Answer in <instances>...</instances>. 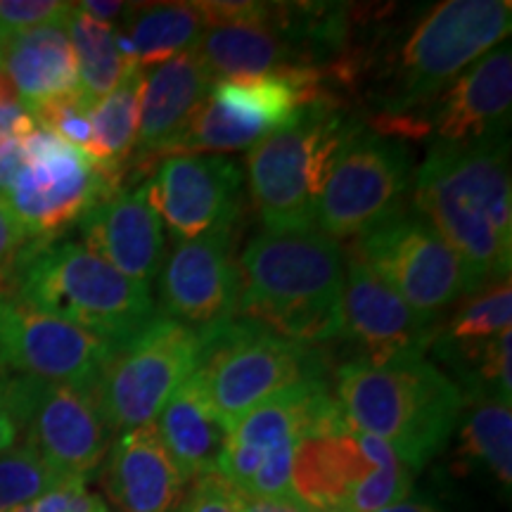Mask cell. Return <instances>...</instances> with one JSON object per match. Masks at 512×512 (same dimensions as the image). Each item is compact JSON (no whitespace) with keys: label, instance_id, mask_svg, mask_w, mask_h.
<instances>
[{"label":"cell","instance_id":"35","mask_svg":"<svg viewBox=\"0 0 512 512\" xmlns=\"http://www.w3.org/2000/svg\"><path fill=\"white\" fill-rule=\"evenodd\" d=\"M86 484L69 482L15 512H110L105 498L93 494Z\"/></svg>","mask_w":512,"mask_h":512},{"label":"cell","instance_id":"21","mask_svg":"<svg viewBox=\"0 0 512 512\" xmlns=\"http://www.w3.org/2000/svg\"><path fill=\"white\" fill-rule=\"evenodd\" d=\"M185 484L155 422L117 434L107 448L105 491L119 512H174Z\"/></svg>","mask_w":512,"mask_h":512},{"label":"cell","instance_id":"9","mask_svg":"<svg viewBox=\"0 0 512 512\" xmlns=\"http://www.w3.org/2000/svg\"><path fill=\"white\" fill-rule=\"evenodd\" d=\"M119 188L124 174L102 169L79 147L38 126L0 162V200L31 240L60 238Z\"/></svg>","mask_w":512,"mask_h":512},{"label":"cell","instance_id":"14","mask_svg":"<svg viewBox=\"0 0 512 512\" xmlns=\"http://www.w3.org/2000/svg\"><path fill=\"white\" fill-rule=\"evenodd\" d=\"M3 394L24 444L62 475L88 482L110 448V430L91 389L8 375Z\"/></svg>","mask_w":512,"mask_h":512},{"label":"cell","instance_id":"7","mask_svg":"<svg viewBox=\"0 0 512 512\" xmlns=\"http://www.w3.org/2000/svg\"><path fill=\"white\" fill-rule=\"evenodd\" d=\"M292 494L313 512H377L413 494V472L382 439L356 430L342 408L299 439Z\"/></svg>","mask_w":512,"mask_h":512},{"label":"cell","instance_id":"23","mask_svg":"<svg viewBox=\"0 0 512 512\" xmlns=\"http://www.w3.org/2000/svg\"><path fill=\"white\" fill-rule=\"evenodd\" d=\"M195 50L147 69L138 105L136 155H164L214 86Z\"/></svg>","mask_w":512,"mask_h":512},{"label":"cell","instance_id":"38","mask_svg":"<svg viewBox=\"0 0 512 512\" xmlns=\"http://www.w3.org/2000/svg\"><path fill=\"white\" fill-rule=\"evenodd\" d=\"M5 377H8V373H3V370H0V456H3L5 451H10V448L15 446L19 439L17 425H15V420H12L8 401H5V394H3Z\"/></svg>","mask_w":512,"mask_h":512},{"label":"cell","instance_id":"10","mask_svg":"<svg viewBox=\"0 0 512 512\" xmlns=\"http://www.w3.org/2000/svg\"><path fill=\"white\" fill-rule=\"evenodd\" d=\"M202 328L155 316L112 351L91 387L110 434L152 425L166 401L200 368Z\"/></svg>","mask_w":512,"mask_h":512},{"label":"cell","instance_id":"41","mask_svg":"<svg viewBox=\"0 0 512 512\" xmlns=\"http://www.w3.org/2000/svg\"><path fill=\"white\" fill-rule=\"evenodd\" d=\"M377 512H444V510H439L437 505H432L427 501H420V498L408 496V498H403V501L389 505V508L377 510Z\"/></svg>","mask_w":512,"mask_h":512},{"label":"cell","instance_id":"12","mask_svg":"<svg viewBox=\"0 0 512 512\" xmlns=\"http://www.w3.org/2000/svg\"><path fill=\"white\" fill-rule=\"evenodd\" d=\"M413 157L399 138L384 136L366 121L339 152L318 200L316 226L332 240L358 238L406 207Z\"/></svg>","mask_w":512,"mask_h":512},{"label":"cell","instance_id":"34","mask_svg":"<svg viewBox=\"0 0 512 512\" xmlns=\"http://www.w3.org/2000/svg\"><path fill=\"white\" fill-rule=\"evenodd\" d=\"M174 512H242L240 491L219 472H211L192 482L190 491L183 494Z\"/></svg>","mask_w":512,"mask_h":512},{"label":"cell","instance_id":"24","mask_svg":"<svg viewBox=\"0 0 512 512\" xmlns=\"http://www.w3.org/2000/svg\"><path fill=\"white\" fill-rule=\"evenodd\" d=\"M0 67L8 74L19 105L29 114L46 102L79 88L76 57L64 27H41L3 43Z\"/></svg>","mask_w":512,"mask_h":512},{"label":"cell","instance_id":"31","mask_svg":"<svg viewBox=\"0 0 512 512\" xmlns=\"http://www.w3.org/2000/svg\"><path fill=\"white\" fill-rule=\"evenodd\" d=\"M69 482H81L46 463L34 448L15 444L0 456V512H15Z\"/></svg>","mask_w":512,"mask_h":512},{"label":"cell","instance_id":"30","mask_svg":"<svg viewBox=\"0 0 512 512\" xmlns=\"http://www.w3.org/2000/svg\"><path fill=\"white\" fill-rule=\"evenodd\" d=\"M451 318L437 330L444 342H489L510 332L512 325V287L510 278L496 280L465 294L453 304Z\"/></svg>","mask_w":512,"mask_h":512},{"label":"cell","instance_id":"15","mask_svg":"<svg viewBox=\"0 0 512 512\" xmlns=\"http://www.w3.org/2000/svg\"><path fill=\"white\" fill-rule=\"evenodd\" d=\"M114 351L91 332L64 323L0 290V370L91 389Z\"/></svg>","mask_w":512,"mask_h":512},{"label":"cell","instance_id":"11","mask_svg":"<svg viewBox=\"0 0 512 512\" xmlns=\"http://www.w3.org/2000/svg\"><path fill=\"white\" fill-rule=\"evenodd\" d=\"M351 252L430 323L465 294L479 290L432 223L406 207L358 235Z\"/></svg>","mask_w":512,"mask_h":512},{"label":"cell","instance_id":"4","mask_svg":"<svg viewBox=\"0 0 512 512\" xmlns=\"http://www.w3.org/2000/svg\"><path fill=\"white\" fill-rule=\"evenodd\" d=\"M337 399L351 425L382 439L413 475L444 451L465 411L456 382L422 354L351 358L337 368Z\"/></svg>","mask_w":512,"mask_h":512},{"label":"cell","instance_id":"6","mask_svg":"<svg viewBox=\"0 0 512 512\" xmlns=\"http://www.w3.org/2000/svg\"><path fill=\"white\" fill-rule=\"evenodd\" d=\"M363 124L349 105L316 98L247 155L249 190L266 233H306L339 152Z\"/></svg>","mask_w":512,"mask_h":512},{"label":"cell","instance_id":"43","mask_svg":"<svg viewBox=\"0 0 512 512\" xmlns=\"http://www.w3.org/2000/svg\"><path fill=\"white\" fill-rule=\"evenodd\" d=\"M313 512V510H311ZM323 512H337V510H323Z\"/></svg>","mask_w":512,"mask_h":512},{"label":"cell","instance_id":"22","mask_svg":"<svg viewBox=\"0 0 512 512\" xmlns=\"http://www.w3.org/2000/svg\"><path fill=\"white\" fill-rule=\"evenodd\" d=\"M192 50L214 81L311 72L297 38L285 27L280 3H273L271 17L261 24L209 27Z\"/></svg>","mask_w":512,"mask_h":512},{"label":"cell","instance_id":"19","mask_svg":"<svg viewBox=\"0 0 512 512\" xmlns=\"http://www.w3.org/2000/svg\"><path fill=\"white\" fill-rule=\"evenodd\" d=\"M512 114V50L508 41L467 67L420 114L422 138L432 143L467 145L503 138Z\"/></svg>","mask_w":512,"mask_h":512},{"label":"cell","instance_id":"29","mask_svg":"<svg viewBox=\"0 0 512 512\" xmlns=\"http://www.w3.org/2000/svg\"><path fill=\"white\" fill-rule=\"evenodd\" d=\"M460 456L477 467L510 494L512 484V408L496 399L472 401L460 415Z\"/></svg>","mask_w":512,"mask_h":512},{"label":"cell","instance_id":"5","mask_svg":"<svg viewBox=\"0 0 512 512\" xmlns=\"http://www.w3.org/2000/svg\"><path fill=\"white\" fill-rule=\"evenodd\" d=\"M22 304L91 332L114 349L157 316L147 285L126 278L81 240H34L10 268Z\"/></svg>","mask_w":512,"mask_h":512},{"label":"cell","instance_id":"3","mask_svg":"<svg viewBox=\"0 0 512 512\" xmlns=\"http://www.w3.org/2000/svg\"><path fill=\"white\" fill-rule=\"evenodd\" d=\"M235 318L302 344L342 337L344 249L320 230L264 233L240 254Z\"/></svg>","mask_w":512,"mask_h":512},{"label":"cell","instance_id":"36","mask_svg":"<svg viewBox=\"0 0 512 512\" xmlns=\"http://www.w3.org/2000/svg\"><path fill=\"white\" fill-rule=\"evenodd\" d=\"M36 131V121L19 102H0V162Z\"/></svg>","mask_w":512,"mask_h":512},{"label":"cell","instance_id":"40","mask_svg":"<svg viewBox=\"0 0 512 512\" xmlns=\"http://www.w3.org/2000/svg\"><path fill=\"white\" fill-rule=\"evenodd\" d=\"M79 8L86 12V15H91L93 19H98V22H105L110 24L114 17L124 15L126 12V5L124 3H117V0H112V3H98V0H86V3H76Z\"/></svg>","mask_w":512,"mask_h":512},{"label":"cell","instance_id":"25","mask_svg":"<svg viewBox=\"0 0 512 512\" xmlns=\"http://www.w3.org/2000/svg\"><path fill=\"white\" fill-rule=\"evenodd\" d=\"M155 427L188 482L216 472L226 446V430L214 413L200 370H195L166 401Z\"/></svg>","mask_w":512,"mask_h":512},{"label":"cell","instance_id":"32","mask_svg":"<svg viewBox=\"0 0 512 512\" xmlns=\"http://www.w3.org/2000/svg\"><path fill=\"white\" fill-rule=\"evenodd\" d=\"M31 117H34L38 128H46V131L55 133L64 143L79 147L86 155L91 152V107L83 102L79 91L46 102V105L31 112Z\"/></svg>","mask_w":512,"mask_h":512},{"label":"cell","instance_id":"17","mask_svg":"<svg viewBox=\"0 0 512 512\" xmlns=\"http://www.w3.org/2000/svg\"><path fill=\"white\" fill-rule=\"evenodd\" d=\"M240 297L233 226L178 242L159 268V302L164 313L192 328L235 318Z\"/></svg>","mask_w":512,"mask_h":512},{"label":"cell","instance_id":"27","mask_svg":"<svg viewBox=\"0 0 512 512\" xmlns=\"http://www.w3.org/2000/svg\"><path fill=\"white\" fill-rule=\"evenodd\" d=\"M145 72L131 69L114 91L91 110L93 145L88 157L102 169L124 174L138 136V105Z\"/></svg>","mask_w":512,"mask_h":512},{"label":"cell","instance_id":"18","mask_svg":"<svg viewBox=\"0 0 512 512\" xmlns=\"http://www.w3.org/2000/svg\"><path fill=\"white\" fill-rule=\"evenodd\" d=\"M437 323L420 318L373 268L354 252L344 256L342 339L354 344V358L387 361L430 351Z\"/></svg>","mask_w":512,"mask_h":512},{"label":"cell","instance_id":"2","mask_svg":"<svg viewBox=\"0 0 512 512\" xmlns=\"http://www.w3.org/2000/svg\"><path fill=\"white\" fill-rule=\"evenodd\" d=\"M413 204L463 261L472 283L510 278V138L432 143L413 174Z\"/></svg>","mask_w":512,"mask_h":512},{"label":"cell","instance_id":"16","mask_svg":"<svg viewBox=\"0 0 512 512\" xmlns=\"http://www.w3.org/2000/svg\"><path fill=\"white\" fill-rule=\"evenodd\" d=\"M147 197L178 242L235 226L245 174L226 155H171L152 181Z\"/></svg>","mask_w":512,"mask_h":512},{"label":"cell","instance_id":"20","mask_svg":"<svg viewBox=\"0 0 512 512\" xmlns=\"http://www.w3.org/2000/svg\"><path fill=\"white\" fill-rule=\"evenodd\" d=\"M83 245L140 285H152L164 264L162 219L147 185L119 188L79 221Z\"/></svg>","mask_w":512,"mask_h":512},{"label":"cell","instance_id":"13","mask_svg":"<svg viewBox=\"0 0 512 512\" xmlns=\"http://www.w3.org/2000/svg\"><path fill=\"white\" fill-rule=\"evenodd\" d=\"M318 95L320 81L311 72L216 81L200 110L192 114L188 126L166 147L164 155L252 150Z\"/></svg>","mask_w":512,"mask_h":512},{"label":"cell","instance_id":"39","mask_svg":"<svg viewBox=\"0 0 512 512\" xmlns=\"http://www.w3.org/2000/svg\"><path fill=\"white\" fill-rule=\"evenodd\" d=\"M240 508L242 512H311L304 508L297 498L292 501H259V498H249L240 491Z\"/></svg>","mask_w":512,"mask_h":512},{"label":"cell","instance_id":"26","mask_svg":"<svg viewBox=\"0 0 512 512\" xmlns=\"http://www.w3.org/2000/svg\"><path fill=\"white\" fill-rule=\"evenodd\" d=\"M131 43L138 69L157 67L197 46L207 22L197 3H155L128 10L126 27L119 29Z\"/></svg>","mask_w":512,"mask_h":512},{"label":"cell","instance_id":"37","mask_svg":"<svg viewBox=\"0 0 512 512\" xmlns=\"http://www.w3.org/2000/svg\"><path fill=\"white\" fill-rule=\"evenodd\" d=\"M29 242L31 238L19 226L15 214L8 209V204L0 200V278H3V273H10L12 264Z\"/></svg>","mask_w":512,"mask_h":512},{"label":"cell","instance_id":"33","mask_svg":"<svg viewBox=\"0 0 512 512\" xmlns=\"http://www.w3.org/2000/svg\"><path fill=\"white\" fill-rule=\"evenodd\" d=\"M76 3L60 0H0V38L27 34L41 27H64Z\"/></svg>","mask_w":512,"mask_h":512},{"label":"cell","instance_id":"42","mask_svg":"<svg viewBox=\"0 0 512 512\" xmlns=\"http://www.w3.org/2000/svg\"><path fill=\"white\" fill-rule=\"evenodd\" d=\"M0 60H3V38H0Z\"/></svg>","mask_w":512,"mask_h":512},{"label":"cell","instance_id":"1","mask_svg":"<svg viewBox=\"0 0 512 512\" xmlns=\"http://www.w3.org/2000/svg\"><path fill=\"white\" fill-rule=\"evenodd\" d=\"M510 0H444L403 29L370 38L363 91L368 126L403 143L422 138L420 114L486 53L508 41Z\"/></svg>","mask_w":512,"mask_h":512},{"label":"cell","instance_id":"8","mask_svg":"<svg viewBox=\"0 0 512 512\" xmlns=\"http://www.w3.org/2000/svg\"><path fill=\"white\" fill-rule=\"evenodd\" d=\"M200 375L223 430H233L259 403L290 384L323 380V351L294 342L245 318L202 328Z\"/></svg>","mask_w":512,"mask_h":512},{"label":"cell","instance_id":"28","mask_svg":"<svg viewBox=\"0 0 512 512\" xmlns=\"http://www.w3.org/2000/svg\"><path fill=\"white\" fill-rule=\"evenodd\" d=\"M67 31L72 38L76 74H79L76 91L93 110V105L107 98L131 69L121 60L112 24L98 22V19L86 15L79 5H74Z\"/></svg>","mask_w":512,"mask_h":512}]
</instances>
